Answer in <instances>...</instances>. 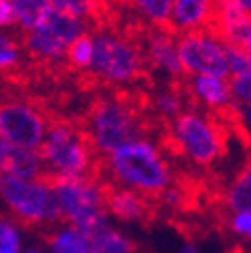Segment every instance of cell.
<instances>
[{
	"label": "cell",
	"mask_w": 251,
	"mask_h": 253,
	"mask_svg": "<svg viewBox=\"0 0 251 253\" xmlns=\"http://www.w3.org/2000/svg\"><path fill=\"white\" fill-rule=\"evenodd\" d=\"M77 117L95 149L105 157L129 143L157 137V126L147 113L145 86L103 90Z\"/></svg>",
	"instance_id": "cell-1"
},
{
	"label": "cell",
	"mask_w": 251,
	"mask_h": 253,
	"mask_svg": "<svg viewBox=\"0 0 251 253\" xmlns=\"http://www.w3.org/2000/svg\"><path fill=\"white\" fill-rule=\"evenodd\" d=\"M141 20H127L115 28L92 33L95 54L86 71L95 88L151 86V75L139 42Z\"/></svg>",
	"instance_id": "cell-2"
},
{
	"label": "cell",
	"mask_w": 251,
	"mask_h": 253,
	"mask_svg": "<svg viewBox=\"0 0 251 253\" xmlns=\"http://www.w3.org/2000/svg\"><path fill=\"white\" fill-rule=\"evenodd\" d=\"M155 139L165 155L209 169L227 155L231 131L217 115L197 107L181 113Z\"/></svg>",
	"instance_id": "cell-3"
},
{
	"label": "cell",
	"mask_w": 251,
	"mask_h": 253,
	"mask_svg": "<svg viewBox=\"0 0 251 253\" xmlns=\"http://www.w3.org/2000/svg\"><path fill=\"white\" fill-rule=\"evenodd\" d=\"M44 171L62 177L105 181V155H101L77 115H50L46 137L39 149Z\"/></svg>",
	"instance_id": "cell-4"
},
{
	"label": "cell",
	"mask_w": 251,
	"mask_h": 253,
	"mask_svg": "<svg viewBox=\"0 0 251 253\" xmlns=\"http://www.w3.org/2000/svg\"><path fill=\"white\" fill-rule=\"evenodd\" d=\"M107 179L159 201L173 181V167L159 145L145 139L129 143L105 157Z\"/></svg>",
	"instance_id": "cell-5"
},
{
	"label": "cell",
	"mask_w": 251,
	"mask_h": 253,
	"mask_svg": "<svg viewBox=\"0 0 251 253\" xmlns=\"http://www.w3.org/2000/svg\"><path fill=\"white\" fill-rule=\"evenodd\" d=\"M52 113L46 99L24 94L22 88L0 83V139L22 149L39 151Z\"/></svg>",
	"instance_id": "cell-6"
},
{
	"label": "cell",
	"mask_w": 251,
	"mask_h": 253,
	"mask_svg": "<svg viewBox=\"0 0 251 253\" xmlns=\"http://www.w3.org/2000/svg\"><path fill=\"white\" fill-rule=\"evenodd\" d=\"M37 181L54 191L67 225L79 229L88 239L107 227V211L97 181L84 177H62L48 171H42Z\"/></svg>",
	"instance_id": "cell-7"
},
{
	"label": "cell",
	"mask_w": 251,
	"mask_h": 253,
	"mask_svg": "<svg viewBox=\"0 0 251 253\" xmlns=\"http://www.w3.org/2000/svg\"><path fill=\"white\" fill-rule=\"evenodd\" d=\"M0 197L6 201L14 221L24 229L44 231L67 225L54 191L39 181L0 175Z\"/></svg>",
	"instance_id": "cell-8"
},
{
	"label": "cell",
	"mask_w": 251,
	"mask_h": 253,
	"mask_svg": "<svg viewBox=\"0 0 251 253\" xmlns=\"http://www.w3.org/2000/svg\"><path fill=\"white\" fill-rule=\"evenodd\" d=\"M177 56L183 71L189 77L229 79L225 48L205 30L185 33L177 37Z\"/></svg>",
	"instance_id": "cell-9"
},
{
	"label": "cell",
	"mask_w": 251,
	"mask_h": 253,
	"mask_svg": "<svg viewBox=\"0 0 251 253\" xmlns=\"http://www.w3.org/2000/svg\"><path fill=\"white\" fill-rule=\"evenodd\" d=\"M99 187H101L105 211L113 213L123 221H139L141 225L151 227L155 221H159L163 217L159 201L147 199L137 191H133V189L121 187L109 179L101 181Z\"/></svg>",
	"instance_id": "cell-10"
},
{
	"label": "cell",
	"mask_w": 251,
	"mask_h": 253,
	"mask_svg": "<svg viewBox=\"0 0 251 253\" xmlns=\"http://www.w3.org/2000/svg\"><path fill=\"white\" fill-rule=\"evenodd\" d=\"M44 171L39 151L22 149L0 139V175H8L16 179L37 181Z\"/></svg>",
	"instance_id": "cell-11"
},
{
	"label": "cell",
	"mask_w": 251,
	"mask_h": 253,
	"mask_svg": "<svg viewBox=\"0 0 251 253\" xmlns=\"http://www.w3.org/2000/svg\"><path fill=\"white\" fill-rule=\"evenodd\" d=\"M50 6L84 18L92 33L115 28L121 22L119 10L109 4V0H50Z\"/></svg>",
	"instance_id": "cell-12"
},
{
	"label": "cell",
	"mask_w": 251,
	"mask_h": 253,
	"mask_svg": "<svg viewBox=\"0 0 251 253\" xmlns=\"http://www.w3.org/2000/svg\"><path fill=\"white\" fill-rule=\"evenodd\" d=\"M187 88L193 103L199 109H205L213 115L225 111L231 105V90L227 79H217V77H189Z\"/></svg>",
	"instance_id": "cell-13"
},
{
	"label": "cell",
	"mask_w": 251,
	"mask_h": 253,
	"mask_svg": "<svg viewBox=\"0 0 251 253\" xmlns=\"http://www.w3.org/2000/svg\"><path fill=\"white\" fill-rule=\"evenodd\" d=\"M223 207L229 215L233 213H251V151L243 167L237 171L233 181L225 187Z\"/></svg>",
	"instance_id": "cell-14"
},
{
	"label": "cell",
	"mask_w": 251,
	"mask_h": 253,
	"mask_svg": "<svg viewBox=\"0 0 251 253\" xmlns=\"http://www.w3.org/2000/svg\"><path fill=\"white\" fill-rule=\"evenodd\" d=\"M41 237L52 253H88L90 249V239L71 225L44 229L41 231Z\"/></svg>",
	"instance_id": "cell-15"
},
{
	"label": "cell",
	"mask_w": 251,
	"mask_h": 253,
	"mask_svg": "<svg viewBox=\"0 0 251 253\" xmlns=\"http://www.w3.org/2000/svg\"><path fill=\"white\" fill-rule=\"evenodd\" d=\"M10 4L14 8L20 33H30L39 28L50 10V0H10Z\"/></svg>",
	"instance_id": "cell-16"
},
{
	"label": "cell",
	"mask_w": 251,
	"mask_h": 253,
	"mask_svg": "<svg viewBox=\"0 0 251 253\" xmlns=\"http://www.w3.org/2000/svg\"><path fill=\"white\" fill-rule=\"evenodd\" d=\"M129 6L141 12L149 26L175 35L171 28V0H129Z\"/></svg>",
	"instance_id": "cell-17"
},
{
	"label": "cell",
	"mask_w": 251,
	"mask_h": 253,
	"mask_svg": "<svg viewBox=\"0 0 251 253\" xmlns=\"http://www.w3.org/2000/svg\"><path fill=\"white\" fill-rule=\"evenodd\" d=\"M88 253H137V243L105 227L90 237Z\"/></svg>",
	"instance_id": "cell-18"
},
{
	"label": "cell",
	"mask_w": 251,
	"mask_h": 253,
	"mask_svg": "<svg viewBox=\"0 0 251 253\" xmlns=\"http://www.w3.org/2000/svg\"><path fill=\"white\" fill-rule=\"evenodd\" d=\"M92 54H95V39H92V35L88 33V35H83L81 39H77L69 46L65 62L75 75L86 73L92 65Z\"/></svg>",
	"instance_id": "cell-19"
},
{
	"label": "cell",
	"mask_w": 251,
	"mask_h": 253,
	"mask_svg": "<svg viewBox=\"0 0 251 253\" xmlns=\"http://www.w3.org/2000/svg\"><path fill=\"white\" fill-rule=\"evenodd\" d=\"M225 48V56H227V67H229V77H237V75H245L251 71V58L247 54L245 48L241 46H231V44H223Z\"/></svg>",
	"instance_id": "cell-20"
},
{
	"label": "cell",
	"mask_w": 251,
	"mask_h": 253,
	"mask_svg": "<svg viewBox=\"0 0 251 253\" xmlns=\"http://www.w3.org/2000/svg\"><path fill=\"white\" fill-rule=\"evenodd\" d=\"M229 90H231V99L235 103H243L251 107V71L245 75L229 77Z\"/></svg>",
	"instance_id": "cell-21"
},
{
	"label": "cell",
	"mask_w": 251,
	"mask_h": 253,
	"mask_svg": "<svg viewBox=\"0 0 251 253\" xmlns=\"http://www.w3.org/2000/svg\"><path fill=\"white\" fill-rule=\"evenodd\" d=\"M0 247L18 249V233L12 223V219L6 217V213L0 211Z\"/></svg>",
	"instance_id": "cell-22"
},
{
	"label": "cell",
	"mask_w": 251,
	"mask_h": 253,
	"mask_svg": "<svg viewBox=\"0 0 251 253\" xmlns=\"http://www.w3.org/2000/svg\"><path fill=\"white\" fill-rule=\"evenodd\" d=\"M227 231L251 237V213H233L227 221Z\"/></svg>",
	"instance_id": "cell-23"
},
{
	"label": "cell",
	"mask_w": 251,
	"mask_h": 253,
	"mask_svg": "<svg viewBox=\"0 0 251 253\" xmlns=\"http://www.w3.org/2000/svg\"><path fill=\"white\" fill-rule=\"evenodd\" d=\"M16 26V14L10 0H0V28Z\"/></svg>",
	"instance_id": "cell-24"
},
{
	"label": "cell",
	"mask_w": 251,
	"mask_h": 253,
	"mask_svg": "<svg viewBox=\"0 0 251 253\" xmlns=\"http://www.w3.org/2000/svg\"><path fill=\"white\" fill-rule=\"evenodd\" d=\"M233 2L237 4V8H239L243 14H247V16L251 18V0H233Z\"/></svg>",
	"instance_id": "cell-25"
},
{
	"label": "cell",
	"mask_w": 251,
	"mask_h": 253,
	"mask_svg": "<svg viewBox=\"0 0 251 253\" xmlns=\"http://www.w3.org/2000/svg\"><path fill=\"white\" fill-rule=\"evenodd\" d=\"M183 253H197V249H195L193 245H187V247L183 249Z\"/></svg>",
	"instance_id": "cell-26"
},
{
	"label": "cell",
	"mask_w": 251,
	"mask_h": 253,
	"mask_svg": "<svg viewBox=\"0 0 251 253\" xmlns=\"http://www.w3.org/2000/svg\"><path fill=\"white\" fill-rule=\"evenodd\" d=\"M0 253H16V249H10V247H0Z\"/></svg>",
	"instance_id": "cell-27"
},
{
	"label": "cell",
	"mask_w": 251,
	"mask_h": 253,
	"mask_svg": "<svg viewBox=\"0 0 251 253\" xmlns=\"http://www.w3.org/2000/svg\"><path fill=\"white\" fill-rule=\"evenodd\" d=\"M245 50H247V54H249V58H251V39H249V42L245 44Z\"/></svg>",
	"instance_id": "cell-28"
},
{
	"label": "cell",
	"mask_w": 251,
	"mask_h": 253,
	"mask_svg": "<svg viewBox=\"0 0 251 253\" xmlns=\"http://www.w3.org/2000/svg\"><path fill=\"white\" fill-rule=\"evenodd\" d=\"M28 253H37V251H28Z\"/></svg>",
	"instance_id": "cell-29"
}]
</instances>
